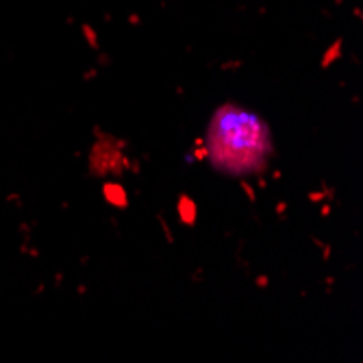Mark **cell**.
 <instances>
[{"label":"cell","instance_id":"cell-3","mask_svg":"<svg viewBox=\"0 0 363 363\" xmlns=\"http://www.w3.org/2000/svg\"><path fill=\"white\" fill-rule=\"evenodd\" d=\"M179 213L183 218V222L191 224L196 220V205L189 201V198H181V205H179Z\"/></svg>","mask_w":363,"mask_h":363},{"label":"cell","instance_id":"cell-1","mask_svg":"<svg viewBox=\"0 0 363 363\" xmlns=\"http://www.w3.org/2000/svg\"><path fill=\"white\" fill-rule=\"evenodd\" d=\"M270 152V128L259 116L235 105H224L216 111L207 155L218 170L228 174L259 172L266 168Z\"/></svg>","mask_w":363,"mask_h":363},{"label":"cell","instance_id":"cell-2","mask_svg":"<svg viewBox=\"0 0 363 363\" xmlns=\"http://www.w3.org/2000/svg\"><path fill=\"white\" fill-rule=\"evenodd\" d=\"M105 198H107V203H111L116 207H126V191L118 183L105 185Z\"/></svg>","mask_w":363,"mask_h":363}]
</instances>
